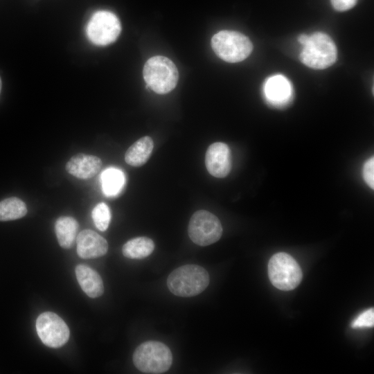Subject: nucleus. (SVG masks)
I'll use <instances>...</instances> for the list:
<instances>
[{"label":"nucleus","mask_w":374,"mask_h":374,"mask_svg":"<svg viewBox=\"0 0 374 374\" xmlns=\"http://www.w3.org/2000/svg\"><path fill=\"white\" fill-rule=\"evenodd\" d=\"M210 281L208 271L197 265H186L172 271L168 277L169 290L176 296L191 297L202 293Z\"/></svg>","instance_id":"f257e3e1"},{"label":"nucleus","mask_w":374,"mask_h":374,"mask_svg":"<svg viewBox=\"0 0 374 374\" xmlns=\"http://www.w3.org/2000/svg\"><path fill=\"white\" fill-rule=\"evenodd\" d=\"M302 46L300 60L310 68L324 69L332 65L337 60L336 46L326 33L317 32L308 35Z\"/></svg>","instance_id":"f03ea898"},{"label":"nucleus","mask_w":374,"mask_h":374,"mask_svg":"<svg viewBox=\"0 0 374 374\" xmlns=\"http://www.w3.org/2000/svg\"><path fill=\"white\" fill-rule=\"evenodd\" d=\"M147 86L155 93L165 94L176 87L179 72L169 58L157 55L147 60L143 71Z\"/></svg>","instance_id":"7ed1b4c3"},{"label":"nucleus","mask_w":374,"mask_h":374,"mask_svg":"<svg viewBox=\"0 0 374 374\" xmlns=\"http://www.w3.org/2000/svg\"><path fill=\"white\" fill-rule=\"evenodd\" d=\"M132 359L140 371L159 374L166 372L170 368L172 355L166 344L157 341H148L136 348Z\"/></svg>","instance_id":"20e7f679"},{"label":"nucleus","mask_w":374,"mask_h":374,"mask_svg":"<svg viewBox=\"0 0 374 374\" xmlns=\"http://www.w3.org/2000/svg\"><path fill=\"white\" fill-rule=\"evenodd\" d=\"M211 46L215 53L222 60L239 62L251 53L253 45L244 35L233 30H221L211 39Z\"/></svg>","instance_id":"39448f33"},{"label":"nucleus","mask_w":374,"mask_h":374,"mask_svg":"<svg viewBox=\"0 0 374 374\" xmlns=\"http://www.w3.org/2000/svg\"><path fill=\"white\" fill-rule=\"evenodd\" d=\"M268 275L271 284L283 291L296 288L303 277L299 265L290 254L284 252L277 253L270 258Z\"/></svg>","instance_id":"423d86ee"},{"label":"nucleus","mask_w":374,"mask_h":374,"mask_svg":"<svg viewBox=\"0 0 374 374\" xmlns=\"http://www.w3.org/2000/svg\"><path fill=\"white\" fill-rule=\"evenodd\" d=\"M188 233L195 244L208 246L220 240L222 227L215 215L205 210H199L191 216Z\"/></svg>","instance_id":"0eeeda50"},{"label":"nucleus","mask_w":374,"mask_h":374,"mask_svg":"<svg viewBox=\"0 0 374 374\" xmlns=\"http://www.w3.org/2000/svg\"><path fill=\"white\" fill-rule=\"evenodd\" d=\"M121 30L118 18L114 13L107 10L95 12L87 27V34L94 44L105 46L113 43L118 38Z\"/></svg>","instance_id":"6e6552de"},{"label":"nucleus","mask_w":374,"mask_h":374,"mask_svg":"<svg viewBox=\"0 0 374 374\" xmlns=\"http://www.w3.org/2000/svg\"><path fill=\"white\" fill-rule=\"evenodd\" d=\"M36 330L41 341L46 346L55 348L64 345L70 335L66 323L51 312H45L37 317Z\"/></svg>","instance_id":"1a4fd4ad"},{"label":"nucleus","mask_w":374,"mask_h":374,"mask_svg":"<svg viewBox=\"0 0 374 374\" xmlns=\"http://www.w3.org/2000/svg\"><path fill=\"white\" fill-rule=\"evenodd\" d=\"M262 89L266 101L274 107H284L292 99V84L285 76L280 74L269 77L265 80Z\"/></svg>","instance_id":"9d476101"},{"label":"nucleus","mask_w":374,"mask_h":374,"mask_svg":"<svg viewBox=\"0 0 374 374\" xmlns=\"http://www.w3.org/2000/svg\"><path fill=\"white\" fill-rule=\"evenodd\" d=\"M205 164L208 172L215 177L223 178L231 169V153L229 146L222 142H215L207 149Z\"/></svg>","instance_id":"9b49d317"},{"label":"nucleus","mask_w":374,"mask_h":374,"mask_svg":"<svg viewBox=\"0 0 374 374\" xmlns=\"http://www.w3.org/2000/svg\"><path fill=\"white\" fill-rule=\"evenodd\" d=\"M77 253L84 259L104 256L108 250L107 240L91 229L82 231L76 238Z\"/></svg>","instance_id":"f8f14e48"},{"label":"nucleus","mask_w":374,"mask_h":374,"mask_svg":"<svg viewBox=\"0 0 374 374\" xmlns=\"http://www.w3.org/2000/svg\"><path fill=\"white\" fill-rule=\"evenodd\" d=\"M102 167L101 159L93 155L78 154L72 157L66 164V170L73 176L82 179L97 175Z\"/></svg>","instance_id":"ddd939ff"},{"label":"nucleus","mask_w":374,"mask_h":374,"mask_svg":"<svg viewBox=\"0 0 374 374\" xmlns=\"http://www.w3.org/2000/svg\"><path fill=\"white\" fill-rule=\"evenodd\" d=\"M75 275L84 292L91 298H97L104 292V286L100 275L91 267L79 265L75 267Z\"/></svg>","instance_id":"4468645a"},{"label":"nucleus","mask_w":374,"mask_h":374,"mask_svg":"<svg viewBox=\"0 0 374 374\" xmlns=\"http://www.w3.org/2000/svg\"><path fill=\"white\" fill-rule=\"evenodd\" d=\"M153 148L154 143L152 138L148 136H143L127 149L125 154V160L127 164L132 166H141L150 158Z\"/></svg>","instance_id":"2eb2a0df"},{"label":"nucleus","mask_w":374,"mask_h":374,"mask_svg":"<svg viewBox=\"0 0 374 374\" xmlns=\"http://www.w3.org/2000/svg\"><path fill=\"white\" fill-rule=\"evenodd\" d=\"M78 223L72 217L62 216L59 217L55 224V230L57 241L64 249L71 248L77 238Z\"/></svg>","instance_id":"dca6fc26"},{"label":"nucleus","mask_w":374,"mask_h":374,"mask_svg":"<svg viewBox=\"0 0 374 374\" xmlns=\"http://www.w3.org/2000/svg\"><path fill=\"white\" fill-rule=\"evenodd\" d=\"M102 189L107 197L118 195L125 184V177L123 172L116 168H109L101 174Z\"/></svg>","instance_id":"f3484780"},{"label":"nucleus","mask_w":374,"mask_h":374,"mask_svg":"<svg viewBox=\"0 0 374 374\" xmlns=\"http://www.w3.org/2000/svg\"><path fill=\"white\" fill-rule=\"evenodd\" d=\"M154 249V243L149 238L138 237L124 244L122 252L124 256L131 259H143L150 256Z\"/></svg>","instance_id":"a211bd4d"},{"label":"nucleus","mask_w":374,"mask_h":374,"mask_svg":"<svg viewBox=\"0 0 374 374\" xmlns=\"http://www.w3.org/2000/svg\"><path fill=\"white\" fill-rule=\"evenodd\" d=\"M26 204L17 197H10L0 202V221H9L26 215Z\"/></svg>","instance_id":"6ab92c4d"},{"label":"nucleus","mask_w":374,"mask_h":374,"mask_svg":"<svg viewBox=\"0 0 374 374\" xmlns=\"http://www.w3.org/2000/svg\"><path fill=\"white\" fill-rule=\"evenodd\" d=\"M92 218L98 230L101 231L107 230L111 220L109 206L103 202L98 204L92 211Z\"/></svg>","instance_id":"aec40b11"},{"label":"nucleus","mask_w":374,"mask_h":374,"mask_svg":"<svg viewBox=\"0 0 374 374\" xmlns=\"http://www.w3.org/2000/svg\"><path fill=\"white\" fill-rule=\"evenodd\" d=\"M374 325V310L370 308L362 312L351 323L353 328H371Z\"/></svg>","instance_id":"412c9836"},{"label":"nucleus","mask_w":374,"mask_h":374,"mask_svg":"<svg viewBox=\"0 0 374 374\" xmlns=\"http://www.w3.org/2000/svg\"><path fill=\"white\" fill-rule=\"evenodd\" d=\"M363 177L366 184L374 188V158L371 157L365 163L363 168Z\"/></svg>","instance_id":"4be33fe9"},{"label":"nucleus","mask_w":374,"mask_h":374,"mask_svg":"<svg viewBox=\"0 0 374 374\" xmlns=\"http://www.w3.org/2000/svg\"><path fill=\"white\" fill-rule=\"evenodd\" d=\"M330 1L336 10L343 12L354 7L357 0H330Z\"/></svg>","instance_id":"5701e85b"},{"label":"nucleus","mask_w":374,"mask_h":374,"mask_svg":"<svg viewBox=\"0 0 374 374\" xmlns=\"http://www.w3.org/2000/svg\"><path fill=\"white\" fill-rule=\"evenodd\" d=\"M1 78H0V93H1Z\"/></svg>","instance_id":"b1692460"}]
</instances>
